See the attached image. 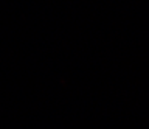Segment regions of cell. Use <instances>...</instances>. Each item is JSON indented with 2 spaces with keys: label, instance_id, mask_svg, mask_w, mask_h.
<instances>
[]
</instances>
